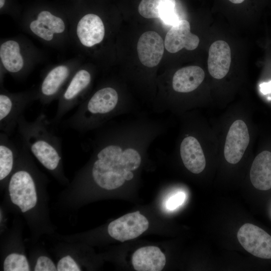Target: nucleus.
<instances>
[{
	"instance_id": "f8f14e48",
	"label": "nucleus",
	"mask_w": 271,
	"mask_h": 271,
	"mask_svg": "<svg viewBox=\"0 0 271 271\" xmlns=\"http://www.w3.org/2000/svg\"><path fill=\"white\" fill-rule=\"evenodd\" d=\"M164 42L160 35L154 31H147L140 37L137 51L141 62L147 67L156 66L164 53Z\"/></svg>"
},
{
	"instance_id": "9b49d317",
	"label": "nucleus",
	"mask_w": 271,
	"mask_h": 271,
	"mask_svg": "<svg viewBox=\"0 0 271 271\" xmlns=\"http://www.w3.org/2000/svg\"><path fill=\"white\" fill-rule=\"evenodd\" d=\"M199 42V37L190 32L189 22L182 20L173 25L167 32L164 46L168 52L175 53L183 48L187 50H193L198 47Z\"/></svg>"
},
{
	"instance_id": "f03ea898",
	"label": "nucleus",
	"mask_w": 271,
	"mask_h": 271,
	"mask_svg": "<svg viewBox=\"0 0 271 271\" xmlns=\"http://www.w3.org/2000/svg\"><path fill=\"white\" fill-rule=\"evenodd\" d=\"M249 106H229L216 122L218 154L228 165L239 164L249 153L253 131Z\"/></svg>"
},
{
	"instance_id": "0eeeda50",
	"label": "nucleus",
	"mask_w": 271,
	"mask_h": 271,
	"mask_svg": "<svg viewBox=\"0 0 271 271\" xmlns=\"http://www.w3.org/2000/svg\"><path fill=\"white\" fill-rule=\"evenodd\" d=\"M92 81L91 73L85 69H80L73 74L59 98L55 116L52 120L54 124L76 105L83 101V96Z\"/></svg>"
},
{
	"instance_id": "20e7f679",
	"label": "nucleus",
	"mask_w": 271,
	"mask_h": 271,
	"mask_svg": "<svg viewBox=\"0 0 271 271\" xmlns=\"http://www.w3.org/2000/svg\"><path fill=\"white\" fill-rule=\"evenodd\" d=\"M46 114L41 112L32 121L24 115L19 119L17 128L23 144L47 170L61 174L62 146L60 139L49 128Z\"/></svg>"
},
{
	"instance_id": "6e6552de",
	"label": "nucleus",
	"mask_w": 271,
	"mask_h": 271,
	"mask_svg": "<svg viewBox=\"0 0 271 271\" xmlns=\"http://www.w3.org/2000/svg\"><path fill=\"white\" fill-rule=\"evenodd\" d=\"M237 237L243 248L253 255L271 258V236L261 228L245 223L238 230Z\"/></svg>"
},
{
	"instance_id": "cd10ccee",
	"label": "nucleus",
	"mask_w": 271,
	"mask_h": 271,
	"mask_svg": "<svg viewBox=\"0 0 271 271\" xmlns=\"http://www.w3.org/2000/svg\"><path fill=\"white\" fill-rule=\"evenodd\" d=\"M6 0H0V8L2 9L5 5Z\"/></svg>"
},
{
	"instance_id": "4468645a",
	"label": "nucleus",
	"mask_w": 271,
	"mask_h": 271,
	"mask_svg": "<svg viewBox=\"0 0 271 271\" xmlns=\"http://www.w3.org/2000/svg\"><path fill=\"white\" fill-rule=\"evenodd\" d=\"M231 50L224 41L213 42L208 52V70L211 76L221 80L228 74L231 64Z\"/></svg>"
},
{
	"instance_id": "412c9836",
	"label": "nucleus",
	"mask_w": 271,
	"mask_h": 271,
	"mask_svg": "<svg viewBox=\"0 0 271 271\" xmlns=\"http://www.w3.org/2000/svg\"><path fill=\"white\" fill-rule=\"evenodd\" d=\"M5 132L0 133V180L4 181L12 175L19 155L18 148Z\"/></svg>"
},
{
	"instance_id": "f257e3e1",
	"label": "nucleus",
	"mask_w": 271,
	"mask_h": 271,
	"mask_svg": "<svg viewBox=\"0 0 271 271\" xmlns=\"http://www.w3.org/2000/svg\"><path fill=\"white\" fill-rule=\"evenodd\" d=\"M179 116L181 126L175 149L186 169L193 174H200L206 167L208 155L218 154L215 126L195 110Z\"/></svg>"
},
{
	"instance_id": "423d86ee",
	"label": "nucleus",
	"mask_w": 271,
	"mask_h": 271,
	"mask_svg": "<svg viewBox=\"0 0 271 271\" xmlns=\"http://www.w3.org/2000/svg\"><path fill=\"white\" fill-rule=\"evenodd\" d=\"M38 99V91L11 93L1 88L0 93V129L10 136L17 127L19 118L25 109Z\"/></svg>"
},
{
	"instance_id": "6ab92c4d",
	"label": "nucleus",
	"mask_w": 271,
	"mask_h": 271,
	"mask_svg": "<svg viewBox=\"0 0 271 271\" xmlns=\"http://www.w3.org/2000/svg\"><path fill=\"white\" fill-rule=\"evenodd\" d=\"M166 261L165 254L159 247L154 246L140 248L132 256V263L137 271H161Z\"/></svg>"
},
{
	"instance_id": "a211bd4d",
	"label": "nucleus",
	"mask_w": 271,
	"mask_h": 271,
	"mask_svg": "<svg viewBox=\"0 0 271 271\" xmlns=\"http://www.w3.org/2000/svg\"><path fill=\"white\" fill-rule=\"evenodd\" d=\"M249 179L257 190L271 188V151L264 150L256 155L250 168Z\"/></svg>"
},
{
	"instance_id": "5701e85b",
	"label": "nucleus",
	"mask_w": 271,
	"mask_h": 271,
	"mask_svg": "<svg viewBox=\"0 0 271 271\" xmlns=\"http://www.w3.org/2000/svg\"><path fill=\"white\" fill-rule=\"evenodd\" d=\"M58 271H79L81 268L75 260L70 255L62 257L58 262Z\"/></svg>"
},
{
	"instance_id": "a878e982",
	"label": "nucleus",
	"mask_w": 271,
	"mask_h": 271,
	"mask_svg": "<svg viewBox=\"0 0 271 271\" xmlns=\"http://www.w3.org/2000/svg\"><path fill=\"white\" fill-rule=\"evenodd\" d=\"M260 90L263 94L271 92V81L268 83H264L260 85Z\"/></svg>"
},
{
	"instance_id": "aec40b11",
	"label": "nucleus",
	"mask_w": 271,
	"mask_h": 271,
	"mask_svg": "<svg viewBox=\"0 0 271 271\" xmlns=\"http://www.w3.org/2000/svg\"><path fill=\"white\" fill-rule=\"evenodd\" d=\"M0 58L5 69L13 75L21 76L26 72L21 46L17 41L9 40L2 43Z\"/></svg>"
},
{
	"instance_id": "f3484780",
	"label": "nucleus",
	"mask_w": 271,
	"mask_h": 271,
	"mask_svg": "<svg viewBox=\"0 0 271 271\" xmlns=\"http://www.w3.org/2000/svg\"><path fill=\"white\" fill-rule=\"evenodd\" d=\"M205 77L204 70L198 66H189L178 70L172 80V87L175 92L187 94L196 90Z\"/></svg>"
},
{
	"instance_id": "39448f33",
	"label": "nucleus",
	"mask_w": 271,
	"mask_h": 271,
	"mask_svg": "<svg viewBox=\"0 0 271 271\" xmlns=\"http://www.w3.org/2000/svg\"><path fill=\"white\" fill-rule=\"evenodd\" d=\"M28 149L23 144L18 161L10 177L8 190L11 201L23 213L34 208L37 202L35 171L30 159Z\"/></svg>"
},
{
	"instance_id": "7ed1b4c3",
	"label": "nucleus",
	"mask_w": 271,
	"mask_h": 271,
	"mask_svg": "<svg viewBox=\"0 0 271 271\" xmlns=\"http://www.w3.org/2000/svg\"><path fill=\"white\" fill-rule=\"evenodd\" d=\"M137 107L124 103L117 90L107 85L85 99L65 124L79 132H86L100 128L116 116L134 111Z\"/></svg>"
},
{
	"instance_id": "4be33fe9",
	"label": "nucleus",
	"mask_w": 271,
	"mask_h": 271,
	"mask_svg": "<svg viewBox=\"0 0 271 271\" xmlns=\"http://www.w3.org/2000/svg\"><path fill=\"white\" fill-rule=\"evenodd\" d=\"M5 271H29L30 267L25 255L13 253L5 259L3 265Z\"/></svg>"
},
{
	"instance_id": "393cba45",
	"label": "nucleus",
	"mask_w": 271,
	"mask_h": 271,
	"mask_svg": "<svg viewBox=\"0 0 271 271\" xmlns=\"http://www.w3.org/2000/svg\"><path fill=\"white\" fill-rule=\"evenodd\" d=\"M185 197L183 192H178L174 195L168 200L166 203L167 208L170 210L176 209L183 203Z\"/></svg>"
},
{
	"instance_id": "2eb2a0df",
	"label": "nucleus",
	"mask_w": 271,
	"mask_h": 271,
	"mask_svg": "<svg viewBox=\"0 0 271 271\" xmlns=\"http://www.w3.org/2000/svg\"><path fill=\"white\" fill-rule=\"evenodd\" d=\"M31 31L46 42L52 41L55 35L62 34L66 29L64 21L48 11H42L29 23Z\"/></svg>"
},
{
	"instance_id": "ddd939ff",
	"label": "nucleus",
	"mask_w": 271,
	"mask_h": 271,
	"mask_svg": "<svg viewBox=\"0 0 271 271\" xmlns=\"http://www.w3.org/2000/svg\"><path fill=\"white\" fill-rule=\"evenodd\" d=\"M75 32L78 41L82 45L91 47L102 41L105 35V27L98 15L87 14L78 20Z\"/></svg>"
},
{
	"instance_id": "dca6fc26",
	"label": "nucleus",
	"mask_w": 271,
	"mask_h": 271,
	"mask_svg": "<svg viewBox=\"0 0 271 271\" xmlns=\"http://www.w3.org/2000/svg\"><path fill=\"white\" fill-rule=\"evenodd\" d=\"M175 0H142L140 14L147 19L160 18L166 25H174L178 20L175 13Z\"/></svg>"
},
{
	"instance_id": "bb28decb",
	"label": "nucleus",
	"mask_w": 271,
	"mask_h": 271,
	"mask_svg": "<svg viewBox=\"0 0 271 271\" xmlns=\"http://www.w3.org/2000/svg\"><path fill=\"white\" fill-rule=\"evenodd\" d=\"M229 1L232 3L236 4H240L244 1V0H229Z\"/></svg>"
},
{
	"instance_id": "b1692460",
	"label": "nucleus",
	"mask_w": 271,
	"mask_h": 271,
	"mask_svg": "<svg viewBox=\"0 0 271 271\" xmlns=\"http://www.w3.org/2000/svg\"><path fill=\"white\" fill-rule=\"evenodd\" d=\"M35 271H55L57 270V266L48 257L41 256L37 260L34 267Z\"/></svg>"
},
{
	"instance_id": "1a4fd4ad",
	"label": "nucleus",
	"mask_w": 271,
	"mask_h": 271,
	"mask_svg": "<svg viewBox=\"0 0 271 271\" xmlns=\"http://www.w3.org/2000/svg\"><path fill=\"white\" fill-rule=\"evenodd\" d=\"M149 221L139 211L126 214L111 221L107 227L109 235L124 242L137 238L149 227Z\"/></svg>"
},
{
	"instance_id": "9d476101",
	"label": "nucleus",
	"mask_w": 271,
	"mask_h": 271,
	"mask_svg": "<svg viewBox=\"0 0 271 271\" xmlns=\"http://www.w3.org/2000/svg\"><path fill=\"white\" fill-rule=\"evenodd\" d=\"M72 69L66 65H59L47 72L38 91V99L43 104H48L59 98L63 88L72 75Z\"/></svg>"
}]
</instances>
